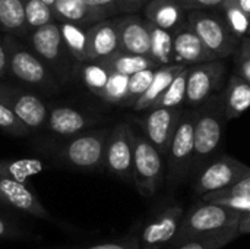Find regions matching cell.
Wrapping results in <instances>:
<instances>
[{"label": "cell", "instance_id": "1", "mask_svg": "<svg viewBox=\"0 0 250 249\" xmlns=\"http://www.w3.org/2000/svg\"><path fill=\"white\" fill-rule=\"evenodd\" d=\"M243 217L245 214L237 210H233L218 203L202 200L192 205L189 211L183 214L179 232L170 244V247L177 245L190 238L220 235L226 232L239 230Z\"/></svg>", "mask_w": 250, "mask_h": 249}, {"label": "cell", "instance_id": "2", "mask_svg": "<svg viewBox=\"0 0 250 249\" xmlns=\"http://www.w3.org/2000/svg\"><path fill=\"white\" fill-rule=\"evenodd\" d=\"M226 114L221 98H209L198 110L195 125V157L192 164V173H198L205 164H208L217 151L220 150L223 131L226 123Z\"/></svg>", "mask_w": 250, "mask_h": 249}, {"label": "cell", "instance_id": "3", "mask_svg": "<svg viewBox=\"0 0 250 249\" xmlns=\"http://www.w3.org/2000/svg\"><path fill=\"white\" fill-rule=\"evenodd\" d=\"M198 110L183 112L180 122L173 134L166 163V179L171 186L179 185L192 173V164L195 157V125Z\"/></svg>", "mask_w": 250, "mask_h": 249}, {"label": "cell", "instance_id": "4", "mask_svg": "<svg viewBox=\"0 0 250 249\" xmlns=\"http://www.w3.org/2000/svg\"><path fill=\"white\" fill-rule=\"evenodd\" d=\"M188 22L217 59H224L239 51L242 40L230 29L223 13H217L212 9L188 10Z\"/></svg>", "mask_w": 250, "mask_h": 249}, {"label": "cell", "instance_id": "5", "mask_svg": "<svg viewBox=\"0 0 250 249\" xmlns=\"http://www.w3.org/2000/svg\"><path fill=\"white\" fill-rule=\"evenodd\" d=\"M166 181V164L161 153L144 134L133 136V185L145 198H152Z\"/></svg>", "mask_w": 250, "mask_h": 249}, {"label": "cell", "instance_id": "6", "mask_svg": "<svg viewBox=\"0 0 250 249\" xmlns=\"http://www.w3.org/2000/svg\"><path fill=\"white\" fill-rule=\"evenodd\" d=\"M3 41L7 53V69L13 78L42 90H56V82L48 65L42 62L34 50H28L12 35L3 37Z\"/></svg>", "mask_w": 250, "mask_h": 249}, {"label": "cell", "instance_id": "7", "mask_svg": "<svg viewBox=\"0 0 250 249\" xmlns=\"http://www.w3.org/2000/svg\"><path fill=\"white\" fill-rule=\"evenodd\" d=\"M110 132L107 129L82 134L73 136L57 153L59 158L67 166L83 170L97 172L104 169L105 145Z\"/></svg>", "mask_w": 250, "mask_h": 249}, {"label": "cell", "instance_id": "8", "mask_svg": "<svg viewBox=\"0 0 250 249\" xmlns=\"http://www.w3.org/2000/svg\"><path fill=\"white\" fill-rule=\"evenodd\" d=\"M250 175V167L230 156H220L205 164L198 173L193 191L201 198L204 195L227 189Z\"/></svg>", "mask_w": 250, "mask_h": 249}, {"label": "cell", "instance_id": "9", "mask_svg": "<svg viewBox=\"0 0 250 249\" xmlns=\"http://www.w3.org/2000/svg\"><path fill=\"white\" fill-rule=\"evenodd\" d=\"M133 136L127 123L117 125L108 135L104 157V169L129 183H133Z\"/></svg>", "mask_w": 250, "mask_h": 249}, {"label": "cell", "instance_id": "10", "mask_svg": "<svg viewBox=\"0 0 250 249\" xmlns=\"http://www.w3.org/2000/svg\"><path fill=\"white\" fill-rule=\"evenodd\" d=\"M226 76V65L221 59L193 65L188 68V91L186 104L196 107L208 101L217 92Z\"/></svg>", "mask_w": 250, "mask_h": 249}, {"label": "cell", "instance_id": "11", "mask_svg": "<svg viewBox=\"0 0 250 249\" xmlns=\"http://www.w3.org/2000/svg\"><path fill=\"white\" fill-rule=\"evenodd\" d=\"M183 214L180 205H167L151 217L139 235L141 249L168 248L179 232Z\"/></svg>", "mask_w": 250, "mask_h": 249}, {"label": "cell", "instance_id": "12", "mask_svg": "<svg viewBox=\"0 0 250 249\" xmlns=\"http://www.w3.org/2000/svg\"><path fill=\"white\" fill-rule=\"evenodd\" d=\"M28 43L34 53L48 65V68L62 69L67 66L66 56L70 54L64 45L59 21L48 22L40 28L29 31Z\"/></svg>", "mask_w": 250, "mask_h": 249}, {"label": "cell", "instance_id": "13", "mask_svg": "<svg viewBox=\"0 0 250 249\" xmlns=\"http://www.w3.org/2000/svg\"><path fill=\"white\" fill-rule=\"evenodd\" d=\"M182 114L183 112L180 107H154L148 110V114L142 120H139L144 135L161 153L164 160Z\"/></svg>", "mask_w": 250, "mask_h": 249}, {"label": "cell", "instance_id": "14", "mask_svg": "<svg viewBox=\"0 0 250 249\" xmlns=\"http://www.w3.org/2000/svg\"><path fill=\"white\" fill-rule=\"evenodd\" d=\"M0 103L6 104L31 129L41 128L47 123V106L31 92L7 84H0Z\"/></svg>", "mask_w": 250, "mask_h": 249}, {"label": "cell", "instance_id": "15", "mask_svg": "<svg viewBox=\"0 0 250 249\" xmlns=\"http://www.w3.org/2000/svg\"><path fill=\"white\" fill-rule=\"evenodd\" d=\"M0 201L3 205H10L40 220L56 223V220L50 216L45 207H42L37 195L25 185V182L0 176Z\"/></svg>", "mask_w": 250, "mask_h": 249}, {"label": "cell", "instance_id": "16", "mask_svg": "<svg viewBox=\"0 0 250 249\" xmlns=\"http://www.w3.org/2000/svg\"><path fill=\"white\" fill-rule=\"evenodd\" d=\"M173 35H174L173 63L189 68L193 65L217 60V57L204 44L198 32L193 29V26L188 21Z\"/></svg>", "mask_w": 250, "mask_h": 249}, {"label": "cell", "instance_id": "17", "mask_svg": "<svg viewBox=\"0 0 250 249\" xmlns=\"http://www.w3.org/2000/svg\"><path fill=\"white\" fill-rule=\"evenodd\" d=\"M120 50L117 19H103L88 26L86 62L103 60Z\"/></svg>", "mask_w": 250, "mask_h": 249}, {"label": "cell", "instance_id": "18", "mask_svg": "<svg viewBox=\"0 0 250 249\" xmlns=\"http://www.w3.org/2000/svg\"><path fill=\"white\" fill-rule=\"evenodd\" d=\"M120 50L133 54H148L151 48V34L148 21L139 16H125L117 19Z\"/></svg>", "mask_w": 250, "mask_h": 249}, {"label": "cell", "instance_id": "19", "mask_svg": "<svg viewBox=\"0 0 250 249\" xmlns=\"http://www.w3.org/2000/svg\"><path fill=\"white\" fill-rule=\"evenodd\" d=\"M145 19L170 32H176L188 21V10L176 0H149L145 4Z\"/></svg>", "mask_w": 250, "mask_h": 249}, {"label": "cell", "instance_id": "20", "mask_svg": "<svg viewBox=\"0 0 250 249\" xmlns=\"http://www.w3.org/2000/svg\"><path fill=\"white\" fill-rule=\"evenodd\" d=\"M53 12L56 21H67L82 25H92L110 16L108 12L95 7L85 0H56Z\"/></svg>", "mask_w": 250, "mask_h": 249}, {"label": "cell", "instance_id": "21", "mask_svg": "<svg viewBox=\"0 0 250 249\" xmlns=\"http://www.w3.org/2000/svg\"><path fill=\"white\" fill-rule=\"evenodd\" d=\"M227 120H234L250 109V84L234 73L227 82L224 94L220 97Z\"/></svg>", "mask_w": 250, "mask_h": 249}, {"label": "cell", "instance_id": "22", "mask_svg": "<svg viewBox=\"0 0 250 249\" xmlns=\"http://www.w3.org/2000/svg\"><path fill=\"white\" fill-rule=\"evenodd\" d=\"M188 66H182V65H166V66H158L155 69V75L154 79L151 82V85L148 87V90L135 101V104L132 106L135 110L138 112H146L149 109H152L155 106V103L160 100V97L164 94V91L168 88V85L173 82V79Z\"/></svg>", "mask_w": 250, "mask_h": 249}, {"label": "cell", "instance_id": "23", "mask_svg": "<svg viewBox=\"0 0 250 249\" xmlns=\"http://www.w3.org/2000/svg\"><path fill=\"white\" fill-rule=\"evenodd\" d=\"M89 123V119L72 109V107H56L48 113L47 126L51 132L63 136L76 135L81 131H83Z\"/></svg>", "mask_w": 250, "mask_h": 249}, {"label": "cell", "instance_id": "24", "mask_svg": "<svg viewBox=\"0 0 250 249\" xmlns=\"http://www.w3.org/2000/svg\"><path fill=\"white\" fill-rule=\"evenodd\" d=\"M98 62L104 65L110 72H117V73L127 75V76L139 70L148 69V68H158L148 54H133V53L122 51V50Z\"/></svg>", "mask_w": 250, "mask_h": 249}, {"label": "cell", "instance_id": "25", "mask_svg": "<svg viewBox=\"0 0 250 249\" xmlns=\"http://www.w3.org/2000/svg\"><path fill=\"white\" fill-rule=\"evenodd\" d=\"M62 37L69 53L81 63L86 62V50H88V26L82 23L59 21Z\"/></svg>", "mask_w": 250, "mask_h": 249}, {"label": "cell", "instance_id": "26", "mask_svg": "<svg viewBox=\"0 0 250 249\" xmlns=\"http://www.w3.org/2000/svg\"><path fill=\"white\" fill-rule=\"evenodd\" d=\"M149 23V34H151V48L149 57L155 62L157 66H166L173 63V53H174V35L173 32L160 28L151 22Z\"/></svg>", "mask_w": 250, "mask_h": 249}, {"label": "cell", "instance_id": "27", "mask_svg": "<svg viewBox=\"0 0 250 249\" xmlns=\"http://www.w3.org/2000/svg\"><path fill=\"white\" fill-rule=\"evenodd\" d=\"M0 29L9 34L28 31L23 0H0Z\"/></svg>", "mask_w": 250, "mask_h": 249}, {"label": "cell", "instance_id": "28", "mask_svg": "<svg viewBox=\"0 0 250 249\" xmlns=\"http://www.w3.org/2000/svg\"><path fill=\"white\" fill-rule=\"evenodd\" d=\"M42 163L34 158L22 160H1L0 161V176L10 178L15 181L25 182L29 176H34L42 170Z\"/></svg>", "mask_w": 250, "mask_h": 249}, {"label": "cell", "instance_id": "29", "mask_svg": "<svg viewBox=\"0 0 250 249\" xmlns=\"http://www.w3.org/2000/svg\"><path fill=\"white\" fill-rule=\"evenodd\" d=\"M218 9L223 12L226 22L229 23L230 29L234 32L236 37H239L242 41L249 37L250 16L242 7H239L233 0H226Z\"/></svg>", "mask_w": 250, "mask_h": 249}, {"label": "cell", "instance_id": "30", "mask_svg": "<svg viewBox=\"0 0 250 249\" xmlns=\"http://www.w3.org/2000/svg\"><path fill=\"white\" fill-rule=\"evenodd\" d=\"M240 236L239 230L233 232H226L220 235H209V236H198V238H190L186 239L177 245H171L166 249H223L231 244L234 239Z\"/></svg>", "mask_w": 250, "mask_h": 249}, {"label": "cell", "instance_id": "31", "mask_svg": "<svg viewBox=\"0 0 250 249\" xmlns=\"http://www.w3.org/2000/svg\"><path fill=\"white\" fill-rule=\"evenodd\" d=\"M186 91H188V68L183 69L168 85L160 100L154 107H182L186 103ZM152 107V109H154Z\"/></svg>", "mask_w": 250, "mask_h": 249}, {"label": "cell", "instance_id": "32", "mask_svg": "<svg viewBox=\"0 0 250 249\" xmlns=\"http://www.w3.org/2000/svg\"><path fill=\"white\" fill-rule=\"evenodd\" d=\"M23 6H25V21H26L28 32L48 22L56 21L53 7H50L42 0H23Z\"/></svg>", "mask_w": 250, "mask_h": 249}, {"label": "cell", "instance_id": "33", "mask_svg": "<svg viewBox=\"0 0 250 249\" xmlns=\"http://www.w3.org/2000/svg\"><path fill=\"white\" fill-rule=\"evenodd\" d=\"M81 75L85 87L95 95H100L108 81L110 70L100 62H83Z\"/></svg>", "mask_w": 250, "mask_h": 249}, {"label": "cell", "instance_id": "34", "mask_svg": "<svg viewBox=\"0 0 250 249\" xmlns=\"http://www.w3.org/2000/svg\"><path fill=\"white\" fill-rule=\"evenodd\" d=\"M127 90H129V76L117 72H110L108 81L98 97L107 103L123 104L127 97Z\"/></svg>", "mask_w": 250, "mask_h": 249}, {"label": "cell", "instance_id": "35", "mask_svg": "<svg viewBox=\"0 0 250 249\" xmlns=\"http://www.w3.org/2000/svg\"><path fill=\"white\" fill-rule=\"evenodd\" d=\"M155 69L157 68H148L129 76V90H127V97L123 103L125 106H133L135 101L148 90V87L154 79Z\"/></svg>", "mask_w": 250, "mask_h": 249}, {"label": "cell", "instance_id": "36", "mask_svg": "<svg viewBox=\"0 0 250 249\" xmlns=\"http://www.w3.org/2000/svg\"><path fill=\"white\" fill-rule=\"evenodd\" d=\"M0 128L16 136H23L31 129L3 103H0Z\"/></svg>", "mask_w": 250, "mask_h": 249}, {"label": "cell", "instance_id": "37", "mask_svg": "<svg viewBox=\"0 0 250 249\" xmlns=\"http://www.w3.org/2000/svg\"><path fill=\"white\" fill-rule=\"evenodd\" d=\"M85 1L108 12L110 15L116 12H133L141 7L132 0H85Z\"/></svg>", "mask_w": 250, "mask_h": 249}, {"label": "cell", "instance_id": "38", "mask_svg": "<svg viewBox=\"0 0 250 249\" xmlns=\"http://www.w3.org/2000/svg\"><path fill=\"white\" fill-rule=\"evenodd\" d=\"M231 195H250V175L246 176L245 179H242L240 182H237L236 185L227 188V189L204 195L202 200L204 201H212V200H217L221 197H231Z\"/></svg>", "mask_w": 250, "mask_h": 249}, {"label": "cell", "instance_id": "39", "mask_svg": "<svg viewBox=\"0 0 250 249\" xmlns=\"http://www.w3.org/2000/svg\"><path fill=\"white\" fill-rule=\"evenodd\" d=\"M75 249H141V242H139V236L127 235L117 241H110V242H103V244H97V245H91L85 248Z\"/></svg>", "mask_w": 250, "mask_h": 249}, {"label": "cell", "instance_id": "40", "mask_svg": "<svg viewBox=\"0 0 250 249\" xmlns=\"http://www.w3.org/2000/svg\"><path fill=\"white\" fill-rule=\"evenodd\" d=\"M236 66H237V69H236L237 75H240L243 79H246L250 84V48L243 43L239 48Z\"/></svg>", "mask_w": 250, "mask_h": 249}, {"label": "cell", "instance_id": "41", "mask_svg": "<svg viewBox=\"0 0 250 249\" xmlns=\"http://www.w3.org/2000/svg\"><path fill=\"white\" fill-rule=\"evenodd\" d=\"M186 10L196 9H218L226 0H176Z\"/></svg>", "mask_w": 250, "mask_h": 249}, {"label": "cell", "instance_id": "42", "mask_svg": "<svg viewBox=\"0 0 250 249\" xmlns=\"http://www.w3.org/2000/svg\"><path fill=\"white\" fill-rule=\"evenodd\" d=\"M22 236L23 232L21 229H18L13 223L7 222L0 216V239H16Z\"/></svg>", "mask_w": 250, "mask_h": 249}, {"label": "cell", "instance_id": "43", "mask_svg": "<svg viewBox=\"0 0 250 249\" xmlns=\"http://www.w3.org/2000/svg\"><path fill=\"white\" fill-rule=\"evenodd\" d=\"M6 72H9V69H7V53H6L3 38H0V78H3L6 75Z\"/></svg>", "mask_w": 250, "mask_h": 249}, {"label": "cell", "instance_id": "44", "mask_svg": "<svg viewBox=\"0 0 250 249\" xmlns=\"http://www.w3.org/2000/svg\"><path fill=\"white\" fill-rule=\"evenodd\" d=\"M239 230H240V235H250V213L245 214L243 220L240 222Z\"/></svg>", "mask_w": 250, "mask_h": 249}, {"label": "cell", "instance_id": "45", "mask_svg": "<svg viewBox=\"0 0 250 249\" xmlns=\"http://www.w3.org/2000/svg\"><path fill=\"white\" fill-rule=\"evenodd\" d=\"M239 7H242L250 16V0H233Z\"/></svg>", "mask_w": 250, "mask_h": 249}, {"label": "cell", "instance_id": "46", "mask_svg": "<svg viewBox=\"0 0 250 249\" xmlns=\"http://www.w3.org/2000/svg\"><path fill=\"white\" fill-rule=\"evenodd\" d=\"M132 1H135L136 4H139V6H142V4H145V3H148L149 0H132Z\"/></svg>", "mask_w": 250, "mask_h": 249}, {"label": "cell", "instance_id": "47", "mask_svg": "<svg viewBox=\"0 0 250 249\" xmlns=\"http://www.w3.org/2000/svg\"><path fill=\"white\" fill-rule=\"evenodd\" d=\"M42 1H44V3H47L50 7H53V6H54V3H56V0H42Z\"/></svg>", "mask_w": 250, "mask_h": 249}, {"label": "cell", "instance_id": "48", "mask_svg": "<svg viewBox=\"0 0 250 249\" xmlns=\"http://www.w3.org/2000/svg\"><path fill=\"white\" fill-rule=\"evenodd\" d=\"M242 43H243L245 45H248V47H249V48H250V37H248V38H245V40H243Z\"/></svg>", "mask_w": 250, "mask_h": 249}, {"label": "cell", "instance_id": "49", "mask_svg": "<svg viewBox=\"0 0 250 249\" xmlns=\"http://www.w3.org/2000/svg\"><path fill=\"white\" fill-rule=\"evenodd\" d=\"M0 204H1V205H3V203H1V201H0Z\"/></svg>", "mask_w": 250, "mask_h": 249}, {"label": "cell", "instance_id": "50", "mask_svg": "<svg viewBox=\"0 0 250 249\" xmlns=\"http://www.w3.org/2000/svg\"><path fill=\"white\" fill-rule=\"evenodd\" d=\"M249 37H250V35H249Z\"/></svg>", "mask_w": 250, "mask_h": 249}]
</instances>
